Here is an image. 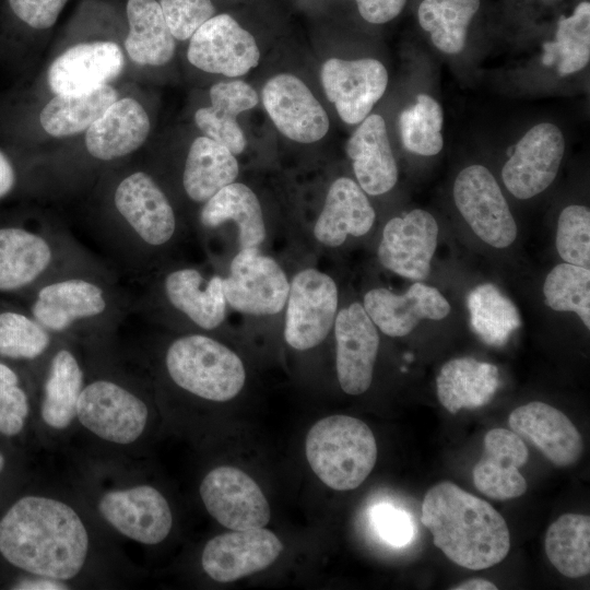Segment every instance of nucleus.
<instances>
[{
	"instance_id": "33",
	"label": "nucleus",
	"mask_w": 590,
	"mask_h": 590,
	"mask_svg": "<svg viewBox=\"0 0 590 590\" xmlns=\"http://www.w3.org/2000/svg\"><path fill=\"white\" fill-rule=\"evenodd\" d=\"M129 33L125 48L139 64L163 66L175 52V37L155 0H128Z\"/></svg>"
},
{
	"instance_id": "18",
	"label": "nucleus",
	"mask_w": 590,
	"mask_h": 590,
	"mask_svg": "<svg viewBox=\"0 0 590 590\" xmlns=\"http://www.w3.org/2000/svg\"><path fill=\"white\" fill-rule=\"evenodd\" d=\"M333 326L339 384L347 394H362L373 381L379 349L377 327L358 302L337 312Z\"/></svg>"
},
{
	"instance_id": "16",
	"label": "nucleus",
	"mask_w": 590,
	"mask_h": 590,
	"mask_svg": "<svg viewBox=\"0 0 590 590\" xmlns=\"http://www.w3.org/2000/svg\"><path fill=\"white\" fill-rule=\"evenodd\" d=\"M187 57L198 69L239 76L255 68L260 52L255 37L229 14H215L190 37Z\"/></svg>"
},
{
	"instance_id": "7",
	"label": "nucleus",
	"mask_w": 590,
	"mask_h": 590,
	"mask_svg": "<svg viewBox=\"0 0 590 590\" xmlns=\"http://www.w3.org/2000/svg\"><path fill=\"white\" fill-rule=\"evenodd\" d=\"M452 193L459 213L479 239L496 249L514 244L517 223L497 180L485 166L463 168L455 179Z\"/></svg>"
},
{
	"instance_id": "34",
	"label": "nucleus",
	"mask_w": 590,
	"mask_h": 590,
	"mask_svg": "<svg viewBox=\"0 0 590 590\" xmlns=\"http://www.w3.org/2000/svg\"><path fill=\"white\" fill-rule=\"evenodd\" d=\"M235 155L224 145L199 137L192 142L185 164L182 185L187 196L205 202L238 176Z\"/></svg>"
},
{
	"instance_id": "13",
	"label": "nucleus",
	"mask_w": 590,
	"mask_h": 590,
	"mask_svg": "<svg viewBox=\"0 0 590 590\" xmlns=\"http://www.w3.org/2000/svg\"><path fill=\"white\" fill-rule=\"evenodd\" d=\"M564 152L565 139L557 126L548 122L533 126L503 166L505 187L517 199L538 196L556 178Z\"/></svg>"
},
{
	"instance_id": "12",
	"label": "nucleus",
	"mask_w": 590,
	"mask_h": 590,
	"mask_svg": "<svg viewBox=\"0 0 590 590\" xmlns=\"http://www.w3.org/2000/svg\"><path fill=\"white\" fill-rule=\"evenodd\" d=\"M97 510L118 533L145 545L163 542L173 527L167 499L148 484L104 493L98 499Z\"/></svg>"
},
{
	"instance_id": "19",
	"label": "nucleus",
	"mask_w": 590,
	"mask_h": 590,
	"mask_svg": "<svg viewBox=\"0 0 590 590\" xmlns=\"http://www.w3.org/2000/svg\"><path fill=\"white\" fill-rule=\"evenodd\" d=\"M283 551L280 539L262 528L233 530L209 540L202 551L203 570L217 582H232L263 570Z\"/></svg>"
},
{
	"instance_id": "32",
	"label": "nucleus",
	"mask_w": 590,
	"mask_h": 590,
	"mask_svg": "<svg viewBox=\"0 0 590 590\" xmlns=\"http://www.w3.org/2000/svg\"><path fill=\"white\" fill-rule=\"evenodd\" d=\"M200 221L206 228H215L227 221L238 227L240 249L259 248L266 238V225L260 202L255 192L244 184L232 182L203 205Z\"/></svg>"
},
{
	"instance_id": "15",
	"label": "nucleus",
	"mask_w": 590,
	"mask_h": 590,
	"mask_svg": "<svg viewBox=\"0 0 590 590\" xmlns=\"http://www.w3.org/2000/svg\"><path fill=\"white\" fill-rule=\"evenodd\" d=\"M436 219L422 209L392 217L384 227L378 246L379 262L387 270L409 280L428 278L438 241Z\"/></svg>"
},
{
	"instance_id": "44",
	"label": "nucleus",
	"mask_w": 590,
	"mask_h": 590,
	"mask_svg": "<svg viewBox=\"0 0 590 590\" xmlns=\"http://www.w3.org/2000/svg\"><path fill=\"white\" fill-rule=\"evenodd\" d=\"M28 412V397L16 373L0 362V434L12 437L21 433Z\"/></svg>"
},
{
	"instance_id": "36",
	"label": "nucleus",
	"mask_w": 590,
	"mask_h": 590,
	"mask_svg": "<svg viewBox=\"0 0 590 590\" xmlns=\"http://www.w3.org/2000/svg\"><path fill=\"white\" fill-rule=\"evenodd\" d=\"M551 564L565 577L579 578L590 573V518L564 514L552 522L544 541Z\"/></svg>"
},
{
	"instance_id": "37",
	"label": "nucleus",
	"mask_w": 590,
	"mask_h": 590,
	"mask_svg": "<svg viewBox=\"0 0 590 590\" xmlns=\"http://www.w3.org/2000/svg\"><path fill=\"white\" fill-rule=\"evenodd\" d=\"M479 8L480 0H423L417 19L439 50L455 55L464 48L468 27Z\"/></svg>"
},
{
	"instance_id": "17",
	"label": "nucleus",
	"mask_w": 590,
	"mask_h": 590,
	"mask_svg": "<svg viewBox=\"0 0 590 590\" xmlns=\"http://www.w3.org/2000/svg\"><path fill=\"white\" fill-rule=\"evenodd\" d=\"M321 83L340 118L355 125L369 115L385 94L388 73L385 66L373 58H330L321 68Z\"/></svg>"
},
{
	"instance_id": "52",
	"label": "nucleus",
	"mask_w": 590,
	"mask_h": 590,
	"mask_svg": "<svg viewBox=\"0 0 590 590\" xmlns=\"http://www.w3.org/2000/svg\"><path fill=\"white\" fill-rule=\"evenodd\" d=\"M4 464H5V459H4L3 455L0 452V473L4 468Z\"/></svg>"
},
{
	"instance_id": "29",
	"label": "nucleus",
	"mask_w": 590,
	"mask_h": 590,
	"mask_svg": "<svg viewBox=\"0 0 590 590\" xmlns=\"http://www.w3.org/2000/svg\"><path fill=\"white\" fill-rule=\"evenodd\" d=\"M164 292L169 304L201 329L217 328L225 318L227 302L220 275L205 281L197 269L174 270L164 280Z\"/></svg>"
},
{
	"instance_id": "38",
	"label": "nucleus",
	"mask_w": 590,
	"mask_h": 590,
	"mask_svg": "<svg viewBox=\"0 0 590 590\" xmlns=\"http://www.w3.org/2000/svg\"><path fill=\"white\" fill-rule=\"evenodd\" d=\"M544 66H556L560 75L583 69L590 60V3H579L568 17L557 24L555 40L543 45Z\"/></svg>"
},
{
	"instance_id": "8",
	"label": "nucleus",
	"mask_w": 590,
	"mask_h": 590,
	"mask_svg": "<svg viewBox=\"0 0 590 590\" xmlns=\"http://www.w3.org/2000/svg\"><path fill=\"white\" fill-rule=\"evenodd\" d=\"M116 211L125 225L120 238L138 252L139 247L157 248L176 231V217L166 194L144 172L123 178L114 193Z\"/></svg>"
},
{
	"instance_id": "39",
	"label": "nucleus",
	"mask_w": 590,
	"mask_h": 590,
	"mask_svg": "<svg viewBox=\"0 0 590 590\" xmlns=\"http://www.w3.org/2000/svg\"><path fill=\"white\" fill-rule=\"evenodd\" d=\"M542 291L548 308L574 312L590 329V268L558 263L547 273Z\"/></svg>"
},
{
	"instance_id": "47",
	"label": "nucleus",
	"mask_w": 590,
	"mask_h": 590,
	"mask_svg": "<svg viewBox=\"0 0 590 590\" xmlns=\"http://www.w3.org/2000/svg\"><path fill=\"white\" fill-rule=\"evenodd\" d=\"M14 15L36 30L51 27L68 0H8Z\"/></svg>"
},
{
	"instance_id": "35",
	"label": "nucleus",
	"mask_w": 590,
	"mask_h": 590,
	"mask_svg": "<svg viewBox=\"0 0 590 590\" xmlns=\"http://www.w3.org/2000/svg\"><path fill=\"white\" fill-rule=\"evenodd\" d=\"M118 96L108 84L87 92L56 94L43 108L40 125L52 137L73 135L91 127Z\"/></svg>"
},
{
	"instance_id": "40",
	"label": "nucleus",
	"mask_w": 590,
	"mask_h": 590,
	"mask_svg": "<svg viewBox=\"0 0 590 590\" xmlns=\"http://www.w3.org/2000/svg\"><path fill=\"white\" fill-rule=\"evenodd\" d=\"M471 324L487 343L500 344L520 324L514 304L494 285H479L469 296Z\"/></svg>"
},
{
	"instance_id": "21",
	"label": "nucleus",
	"mask_w": 590,
	"mask_h": 590,
	"mask_svg": "<svg viewBox=\"0 0 590 590\" xmlns=\"http://www.w3.org/2000/svg\"><path fill=\"white\" fill-rule=\"evenodd\" d=\"M363 306L375 326L392 338L408 335L424 319H445L451 310L447 298L422 281H415L403 294L373 288L364 295Z\"/></svg>"
},
{
	"instance_id": "30",
	"label": "nucleus",
	"mask_w": 590,
	"mask_h": 590,
	"mask_svg": "<svg viewBox=\"0 0 590 590\" xmlns=\"http://www.w3.org/2000/svg\"><path fill=\"white\" fill-rule=\"evenodd\" d=\"M498 368L473 357L445 363L436 377L437 398L452 414L487 404L499 387Z\"/></svg>"
},
{
	"instance_id": "31",
	"label": "nucleus",
	"mask_w": 590,
	"mask_h": 590,
	"mask_svg": "<svg viewBox=\"0 0 590 590\" xmlns=\"http://www.w3.org/2000/svg\"><path fill=\"white\" fill-rule=\"evenodd\" d=\"M85 384L83 366L68 346H61L49 359L40 402L43 422L62 430L75 420L76 403Z\"/></svg>"
},
{
	"instance_id": "50",
	"label": "nucleus",
	"mask_w": 590,
	"mask_h": 590,
	"mask_svg": "<svg viewBox=\"0 0 590 590\" xmlns=\"http://www.w3.org/2000/svg\"><path fill=\"white\" fill-rule=\"evenodd\" d=\"M15 185L14 167L0 151V198L5 197Z\"/></svg>"
},
{
	"instance_id": "26",
	"label": "nucleus",
	"mask_w": 590,
	"mask_h": 590,
	"mask_svg": "<svg viewBox=\"0 0 590 590\" xmlns=\"http://www.w3.org/2000/svg\"><path fill=\"white\" fill-rule=\"evenodd\" d=\"M150 119L142 105L133 98L114 102L87 128L86 150L101 161H113L138 150L150 132Z\"/></svg>"
},
{
	"instance_id": "42",
	"label": "nucleus",
	"mask_w": 590,
	"mask_h": 590,
	"mask_svg": "<svg viewBox=\"0 0 590 590\" xmlns=\"http://www.w3.org/2000/svg\"><path fill=\"white\" fill-rule=\"evenodd\" d=\"M54 334L32 315L17 311L0 312V356L33 361L51 347Z\"/></svg>"
},
{
	"instance_id": "41",
	"label": "nucleus",
	"mask_w": 590,
	"mask_h": 590,
	"mask_svg": "<svg viewBox=\"0 0 590 590\" xmlns=\"http://www.w3.org/2000/svg\"><path fill=\"white\" fill-rule=\"evenodd\" d=\"M442 123L444 111L439 103L427 94H417L415 104L399 117L402 144L417 155L438 154L444 146Z\"/></svg>"
},
{
	"instance_id": "48",
	"label": "nucleus",
	"mask_w": 590,
	"mask_h": 590,
	"mask_svg": "<svg viewBox=\"0 0 590 590\" xmlns=\"http://www.w3.org/2000/svg\"><path fill=\"white\" fill-rule=\"evenodd\" d=\"M361 16L373 24H382L397 17L406 0H354Z\"/></svg>"
},
{
	"instance_id": "22",
	"label": "nucleus",
	"mask_w": 590,
	"mask_h": 590,
	"mask_svg": "<svg viewBox=\"0 0 590 590\" xmlns=\"http://www.w3.org/2000/svg\"><path fill=\"white\" fill-rule=\"evenodd\" d=\"M514 433L531 442L557 467L575 464L583 452V440L573 422L556 408L532 401L516 408L508 417Z\"/></svg>"
},
{
	"instance_id": "24",
	"label": "nucleus",
	"mask_w": 590,
	"mask_h": 590,
	"mask_svg": "<svg viewBox=\"0 0 590 590\" xmlns=\"http://www.w3.org/2000/svg\"><path fill=\"white\" fill-rule=\"evenodd\" d=\"M125 64L120 47L113 42L74 45L57 57L48 70L55 94L81 93L106 85Z\"/></svg>"
},
{
	"instance_id": "20",
	"label": "nucleus",
	"mask_w": 590,
	"mask_h": 590,
	"mask_svg": "<svg viewBox=\"0 0 590 590\" xmlns=\"http://www.w3.org/2000/svg\"><path fill=\"white\" fill-rule=\"evenodd\" d=\"M263 106L278 130L299 143L322 139L329 118L307 85L297 76H272L262 90Z\"/></svg>"
},
{
	"instance_id": "49",
	"label": "nucleus",
	"mask_w": 590,
	"mask_h": 590,
	"mask_svg": "<svg viewBox=\"0 0 590 590\" xmlns=\"http://www.w3.org/2000/svg\"><path fill=\"white\" fill-rule=\"evenodd\" d=\"M13 589L20 590H64L69 589L66 581L56 580L47 577L33 576L14 585Z\"/></svg>"
},
{
	"instance_id": "4",
	"label": "nucleus",
	"mask_w": 590,
	"mask_h": 590,
	"mask_svg": "<svg viewBox=\"0 0 590 590\" xmlns=\"http://www.w3.org/2000/svg\"><path fill=\"white\" fill-rule=\"evenodd\" d=\"M118 310V296L110 285L84 270L44 282L31 304V315L54 335L105 326Z\"/></svg>"
},
{
	"instance_id": "43",
	"label": "nucleus",
	"mask_w": 590,
	"mask_h": 590,
	"mask_svg": "<svg viewBox=\"0 0 590 590\" xmlns=\"http://www.w3.org/2000/svg\"><path fill=\"white\" fill-rule=\"evenodd\" d=\"M556 250L564 262L590 268V210L570 204L557 220Z\"/></svg>"
},
{
	"instance_id": "11",
	"label": "nucleus",
	"mask_w": 590,
	"mask_h": 590,
	"mask_svg": "<svg viewBox=\"0 0 590 590\" xmlns=\"http://www.w3.org/2000/svg\"><path fill=\"white\" fill-rule=\"evenodd\" d=\"M227 304L248 315L280 312L287 300L290 283L279 263L258 248L240 249L223 279Z\"/></svg>"
},
{
	"instance_id": "3",
	"label": "nucleus",
	"mask_w": 590,
	"mask_h": 590,
	"mask_svg": "<svg viewBox=\"0 0 590 590\" xmlns=\"http://www.w3.org/2000/svg\"><path fill=\"white\" fill-rule=\"evenodd\" d=\"M306 458L318 479L335 491L358 487L377 460L371 429L347 415H331L318 421L308 432Z\"/></svg>"
},
{
	"instance_id": "6",
	"label": "nucleus",
	"mask_w": 590,
	"mask_h": 590,
	"mask_svg": "<svg viewBox=\"0 0 590 590\" xmlns=\"http://www.w3.org/2000/svg\"><path fill=\"white\" fill-rule=\"evenodd\" d=\"M75 420L99 439L127 446L143 435L149 408L126 382L102 376L85 381L76 403Z\"/></svg>"
},
{
	"instance_id": "23",
	"label": "nucleus",
	"mask_w": 590,
	"mask_h": 590,
	"mask_svg": "<svg viewBox=\"0 0 590 590\" xmlns=\"http://www.w3.org/2000/svg\"><path fill=\"white\" fill-rule=\"evenodd\" d=\"M483 446V455L472 470L474 486L495 500L524 494L527 481L519 469L527 463L529 451L523 439L511 429L493 428L485 434Z\"/></svg>"
},
{
	"instance_id": "46",
	"label": "nucleus",
	"mask_w": 590,
	"mask_h": 590,
	"mask_svg": "<svg viewBox=\"0 0 590 590\" xmlns=\"http://www.w3.org/2000/svg\"><path fill=\"white\" fill-rule=\"evenodd\" d=\"M371 520L378 534L393 546H404L413 536V524L409 515L389 504L375 506Z\"/></svg>"
},
{
	"instance_id": "27",
	"label": "nucleus",
	"mask_w": 590,
	"mask_h": 590,
	"mask_svg": "<svg viewBox=\"0 0 590 590\" xmlns=\"http://www.w3.org/2000/svg\"><path fill=\"white\" fill-rule=\"evenodd\" d=\"M376 213L364 190L341 177L330 186L314 235L324 246H341L347 236L359 237L374 225Z\"/></svg>"
},
{
	"instance_id": "9",
	"label": "nucleus",
	"mask_w": 590,
	"mask_h": 590,
	"mask_svg": "<svg viewBox=\"0 0 590 590\" xmlns=\"http://www.w3.org/2000/svg\"><path fill=\"white\" fill-rule=\"evenodd\" d=\"M63 244L56 234L24 227L0 228V292H13L76 271L66 266Z\"/></svg>"
},
{
	"instance_id": "25",
	"label": "nucleus",
	"mask_w": 590,
	"mask_h": 590,
	"mask_svg": "<svg viewBox=\"0 0 590 590\" xmlns=\"http://www.w3.org/2000/svg\"><path fill=\"white\" fill-rule=\"evenodd\" d=\"M346 153L365 193L379 196L396 186L398 167L380 115H369L362 121L347 141Z\"/></svg>"
},
{
	"instance_id": "28",
	"label": "nucleus",
	"mask_w": 590,
	"mask_h": 590,
	"mask_svg": "<svg viewBox=\"0 0 590 590\" xmlns=\"http://www.w3.org/2000/svg\"><path fill=\"white\" fill-rule=\"evenodd\" d=\"M211 106L200 108L194 121L205 137L227 148L234 155L246 148L237 116L258 104L257 92L244 81L219 82L210 88Z\"/></svg>"
},
{
	"instance_id": "1",
	"label": "nucleus",
	"mask_w": 590,
	"mask_h": 590,
	"mask_svg": "<svg viewBox=\"0 0 590 590\" xmlns=\"http://www.w3.org/2000/svg\"><path fill=\"white\" fill-rule=\"evenodd\" d=\"M90 545L79 512L58 498L23 496L0 519V554L32 576L75 578L87 560Z\"/></svg>"
},
{
	"instance_id": "51",
	"label": "nucleus",
	"mask_w": 590,
	"mask_h": 590,
	"mask_svg": "<svg viewBox=\"0 0 590 590\" xmlns=\"http://www.w3.org/2000/svg\"><path fill=\"white\" fill-rule=\"evenodd\" d=\"M452 590H496L497 587L495 583L483 579V578H470L464 581H461L453 587H450Z\"/></svg>"
},
{
	"instance_id": "5",
	"label": "nucleus",
	"mask_w": 590,
	"mask_h": 590,
	"mask_svg": "<svg viewBox=\"0 0 590 590\" xmlns=\"http://www.w3.org/2000/svg\"><path fill=\"white\" fill-rule=\"evenodd\" d=\"M165 367L179 388L215 402L236 397L246 378L238 355L203 334H188L174 340L165 354Z\"/></svg>"
},
{
	"instance_id": "10",
	"label": "nucleus",
	"mask_w": 590,
	"mask_h": 590,
	"mask_svg": "<svg viewBox=\"0 0 590 590\" xmlns=\"http://www.w3.org/2000/svg\"><path fill=\"white\" fill-rule=\"evenodd\" d=\"M338 287L333 279L316 269L298 272L290 284L284 339L295 350L320 344L334 324Z\"/></svg>"
},
{
	"instance_id": "45",
	"label": "nucleus",
	"mask_w": 590,
	"mask_h": 590,
	"mask_svg": "<svg viewBox=\"0 0 590 590\" xmlns=\"http://www.w3.org/2000/svg\"><path fill=\"white\" fill-rule=\"evenodd\" d=\"M164 19L175 39L186 40L215 15L211 0H161Z\"/></svg>"
},
{
	"instance_id": "14",
	"label": "nucleus",
	"mask_w": 590,
	"mask_h": 590,
	"mask_svg": "<svg viewBox=\"0 0 590 590\" xmlns=\"http://www.w3.org/2000/svg\"><path fill=\"white\" fill-rule=\"evenodd\" d=\"M199 493L208 512L227 529L262 528L270 520V506L263 492L235 467L211 470L203 477Z\"/></svg>"
},
{
	"instance_id": "2",
	"label": "nucleus",
	"mask_w": 590,
	"mask_h": 590,
	"mask_svg": "<svg viewBox=\"0 0 590 590\" xmlns=\"http://www.w3.org/2000/svg\"><path fill=\"white\" fill-rule=\"evenodd\" d=\"M421 521L430 531L435 546L467 569L495 566L510 548L504 517L486 500L449 481L426 492Z\"/></svg>"
}]
</instances>
